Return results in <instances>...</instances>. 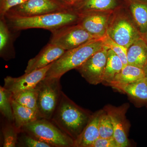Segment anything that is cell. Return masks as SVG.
<instances>
[{"label":"cell","instance_id":"6da1fadb","mask_svg":"<svg viewBox=\"0 0 147 147\" xmlns=\"http://www.w3.org/2000/svg\"><path fill=\"white\" fill-rule=\"evenodd\" d=\"M91 115L62 92L59 101L50 120L75 141L86 125Z\"/></svg>","mask_w":147,"mask_h":147},{"label":"cell","instance_id":"7a4b0ae2","mask_svg":"<svg viewBox=\"0 0 147 147\" xmlns=\"http://www.w3.org/2000/svg\"><path fill=\"white\" fill-rule=\"evenodd\" d=\"M71 9L29 17H4L9 27L13 30L27 29H45L52 32L63 27L73 25L80 16Z\"/></svg>","mask_w":147,"mask_h":147},{"label":"cell","instance_id":"3957f363","mask_svg":"<svg viewBox=\"0 0 147 147\" xmlns=\"http://www.w3.org/2000/svg\"><path fill=\"white\" fill-rule=\"evenodd\" d=\"M104 46L102 38H98L67 50L62 56L53 63L45 77L61 78L67 71L76 69L82 65Z\"/></svg>","mask_w":147,"mask_h":147},{"label":"cell","instance_id":"277c9868","mask_svg":"<svg viewBox=\"0 0 147 147\" xmlns=\"http://www.w3.org/2000/svg\"><path fill=\"white\" fill-rule=\"evenodd\" d=\"M20 131L49 144L52 147H71L74 141L50 120L39 119L24 125Z\"/></svg>","mask_w":147,"mask_h":147},{"label":"cell","instance_id":"5b68a950","mask_svg":"<svg viewBox=\"0 0 147 147\" xmlns=\"http://www.w3.org/2000/svg\"><path fill=\"white\" fill-rule=\"evenodd\" d=\"M60 79L45 77L37 85V107L40 119L51 120L57 108L62 91Z\"/></svg>","mask_w":147,"mask_h":147},{"label":"cell","instance_id":"8992f818","mask_svg":"<svg viewBox=\"0 0 147 147\" xmlns=\"http://www.w3.org/2000/svg\"><path fill=\"white\" fill-rule=\"evenodd\" d=\"M68 5L61 0H28L10 9L3 17H29L60 12L70 9Z\"/></svg>","mask_w":147,"mask_h":147},{"label":"cell","instance_id":"52a82bcc","mask_svg":"<svg viewBox=\"0 0 147 147\" xmlns=\"http://www.w3.org/2000/svg\"><path fill=\"white\" fill-rule=\"evenodd\" d=\"M50 43L69 50L98 39L80 25H71L51 32Z\"/></svg>","mask_w":147,"mask_h":147},{"label":"cell","instance_id":"ba28073f","mask_svg":"<svg viewBox=\"0 0 147 147\" xmlns=\"http://www.w3.org/2000/svg\"><path fill=\"white\" fill-rule=\"evenodd\" d=\"M108 49L104 46L76 69L90 84L96 85L103 82Z\"/></svg>","mask_w":147,"mask_h":147},{"label":"cell","instance_id":"9c48e42d","mask_svg":"<svg viewBox=\"0 0 147 147\" xmlns=\"http://www.w3.org/2000/svg\"><path fill=\"white\" fill-rule=\"evenodd\" d=\"M129 108V104L125 103L119 107L107 105L103 109L111 118L114 128V138L119 147H127L129 145L127 138L129 125L125 116Z\"/></svg>","mask_w":147,"mask_h":147},{"label":"cell","instance_id":"30bf717a","mask_svg":"<svg viewBox=\"0 0 147 147\" xmlns=\"http://www.w3.org/2000/svg\"><path fill=\"white\" fill-rule=\"evenodd\" d=\"M107 34L115 42L127 49L142 37L139 30L128 20L123 18H118L108 27Z\"/></svg>","mask_w":147,"mask_h":147},{"label":"cell","instance_id":"8fae6325","mask_svg":"<svg viewBox=\"0 0 147 147\" xmlns=\"http://www.w3.org/2000/svg\"><path fill=\"white\" fill-rule=\"evenodd\" d=\"M52 64L30 73H25L20 77L7 76L4 79L3 87L13 94L35 88L41 80L45 78L47 71Z\"/></svg>","mask_w":147,"mask_h":147},{"label":"cell","instance_id":"7c38bea8","mask_svg":"<svg viewBox=\"0 0 147 147\" xmlns=\"http://www.w3.org/2000/svg\"><path fill=\"white\" fill-rule=\"evenodd\" d=\"M66 50L49 42L38 55L28 62L25 74L44 68L59 59Z\"/></svg>","mask_w":147,"mask_h":147},{"label":"cell","instance_id":"4fadbf2b","mask_svg":"<svg viewBox=\"0 0 147 147\" xmlns=\"http://www.w3.org/2000/svg\"><path fill=\"white\" fill-rule=\"evenodd\" d=\"M80 25L93 36L102 38L107 34L108 17L100 13L89 12L82 13Z\"/></svg>","mask_w":147,"mask_h":147},{"label":"cell","instance_id":"5bb4252c","mask_svg":"<svg viewBox=\"0 0 147 147\" xmlns=\"http://www.w3.org/2000/svg\"><path fill=\"white\" fill-rule=\"evenodd\" d=\"M102 110L91 115L86 125L79 137L74 141V147H91L93 143L99 137V119Z\"/></svg>","mask_w":147,"mask_h":147},{"label":"cell","instance_id":"9a60e30c","mask_svg":"<svg viewBox=\"0 0 147 147\" xmlns=\"http://www.w3.org/2000/svg\"><path fill=\"white\" fill-rule=\"evenodd\" d=\"M109 86L126 94L137 103H147V79L146 77L131 84H111Z\"/></svg>","mask_w":147,"mask_h":147},{"label":"cell","instance_id":"2e32d148","mask_svg":"<svg viewBox=\"0 0 147 147\" xmlns=\"http://www.w3.org/2000/svg\"><path fill=\"white\" fill-rule=\"evenodd\" d=\"M127 64L143 69L147 63V43L142 37L127 49Z\"/></svg>","mask_w":147,"mask_h":147},{"label":"cell","instance_id":"e0dca14e","mask_svg":"<svg viewBox=\"0 0 147 147\" xmlns=\"http://www.w3.org/2000/svg\"><path fill=\"white\" fill-rule=\"evenodd\" d=\"M12 107L13 115V124L19 130L24 125L40 119L38 114L32 109L18 103L12 98Z\"/></svg>","mask_w":147,"mask_h":147},{"label":"cell","instance_id":"ac0fdd59","mask_svg":"<svg viewBox=\"0 0 147 147\" xmlns=\"http://www.w3.org/2000/svg\"><path fill=\"white\" fill-rule=\"evenodd\" d=\"M143 69L127 64L115 76L111 84H129L145 78Z\"/></svg>","mask_w":147,"mask_h":147},{"label":"cell","instance_id":"d6986e66","mask_svg":"<svg viewBox=\"0 0 147 147\" xmlns=\"http://www.w3.org/2000/svg\"><path fill=\"white\" fill-rule=\"evenodd\" d=\"M123 68V63L120 58L113 50L108 49L103 82L108 86Z\"/></svg>","mask_w":147,"mask_h":147},{"label":"cell","instance_id":"ffe728a7","mask_svg":"<svg viewBox=\"0 0 147 147\" xmlns=\"http://www.w3.org/2000/svg\"><path fill=\"white\" fill-rule=\"evenodd\" d=\"M134 21L142 36L147 34V3L134 2L130 6Z\"/></svg>","mask_w":147,"mask_h":147},{"label":"cell","instance_id":"44dd1931","mask_svg":"<svg viewBox=\"0 0 147 147\" xmlns=\"http://www.w3.org/2000/svg\"><path fill=\"white\" fill-rule=\"evenodd\" d=\"M37 98V92L36 87L13 94L12 96V98L19 104L38 113Z\"/></svg>","mask_w":147,"mask_h":147},{"label":"cell","instance_id":"7402d4cb","mask_svg":"<svg viewBox=\"0 0 147 147\" xmlns=\"http://www.w3.org/2000/svg\"><path fill=\"white\" fill-rule=\"evenodd\" d=\"M13 93L4 87H0V111L8 121L13 122L12 100Z\"/></svg>","mask_w":147,"mask_h":147},{"label":"cell","instance_id":"603a6c76","mask_svg":"<svg viewBox=\"0 0 147 147\" xmlns=\"http://www.w3.org/2000/svg\"><path fill=\"white\" fill-rule=\"evenodd\" d=\"M116 5L115 0H84L79 7L82 14L93 11L107 10L112 9Z\"/></svg>","mask_w":147,"mask_h":147},{"label":"cell","instance_id":"cb8c5ba5","mask_svg":"<svg viewBox=\"0 0 147 147\" xmlns=\"http://www.w3.org/2000/svg\"><path fill=\"white\" fill-rule=\"evenodd\" d=\"M12 123L9 121L3 127V147H15L17 145L19 130Z\"/></svg>","mask_w":147,"mask_h":147},{"label":"cell","instance_id":"d4e9b609","mask_svg":"<svg viewBox=\"0 0 147 147\" xmlns=\"http://www.w3.org/2000/svg\"><path fill=\"white\" fill-rule=\"evenodd\" d=\"M99 137L104 138H114V128L110 116L103 109L99 119Z\"/></svg>","mask_w":147,"mask_h":147},{"label":"cell","instance_id":"484cf974","mask_svg":"<svg viewBox=\"0 0 147 147\" xmlns=\"http://www.w3.org/2000/svg\"><path fill=\"white\" fill-rule=\"evenodd\" d=\"M104 46L111 49L120 58L123 63V67L127 65V51L126 47L122 46L115 42L106 34L102 38Z\"/></svg>","mask_w":147,"mask_h":147},{"label":"cell","instance_id":"4316f807","mask_svg":"<svg viewBox=\"0 0 147 147\" xmlns=\"http://www.w3.org/2000/svg\"><path fill=\"white\" fill-rule=\"evenodd\" d=\"M10 33L9 26L4 18L0 21V52L1 57H3L5 51L10 40Z\"/></svg>","mask_w":147,"mask_h":147},{"label":"cell","instance_id":"83f0119b","mask_svg":"<svg viewBox=\"0 0 147 147\" xmlns=\"http://www.w3.org/2000/svg\"><path fill=\"white\" fill-rule=\"evenodd\" d=\"M22 134L18 138L20 146L27 147H52L49 144L38 140L36 138L21 131ZM17 143V144H18Z\"/></svg>","mask_w":147,"mask_h":147},{"label":"cell","instance_id":"f1b7e54d","mask_svg":"<svg viewBox=\"0 0 147 147\" xmlns=\"http://www.w3.org/2000/svg\"><path fill=\"white\" fill-rule=\"evenodd\" d=\"M28 0H1L0 15L3 17L10 9L26 2Z\"/></svg>","mask_w":147,"mask_h":147},{"label":"cell","instance_id":"f546056e","mask_svg":"<svg viewBox=\"0 0 147 147\" xmlns=\"http://www.w3.org/2000/svg\"><path fill=\"white\" fill-rule=\"evenodd\" d=\"M91 147H119V146L114 138L99 137L93 143Z\"/></svg>","mask_w":147,"mask_h":147},{"label":"cell","instance_id":"4dcf8cb0","mask_svg":"<svg viewBox=\"0 0 147 147\" xmlns=\"http://www.w3.org/2000/svg\"><path fill=\"white\" fill-rule=\"evenodd\" d=\"M144 71L145 77L147 79V63L145 65L144 67L143 68Z\"/></svg>","mask_w":147,"mask_h":147},{"label":"cell","instance_id":"1f68e13d","mask_svg":"<svg viewBox=\"0 0 147 147\" xmlns=\"http://www.w3.org/2000/svg\"><path fill=\"white\" fill-rule=\"evenodd\" d=\"M142 37H143V38L145 40H146V42L147 43V34L143 35H142Z\"/></svg>","mask_w":147,"mask_h":147},{"label":"cell","instance_id":"d6a6232c","mask_svg":"<svg viewBox=\"0 0 147 147\" xmlns=\"http://www.w3.org/2000/svg\"><path fill=\"white\" fill-rule=\"evenodd\" d=\"M61 1H62L66 3L67 4H68V3L69 2V0H61Z\"/></svg>","mask_w":147,"mask_h":147},{"label":"cell","instance_id":"836d02e7","mask_svg":"<svg viewBox=\"0 0 147 147\" xmlns=\"http://www.w3.org/2000/svg\"><path fill=\"white\" fill-rule=\"evenodd\" d=\"M76 0H69V2L75 1Z\"/></svg>","mask_w":147,"mask_h":147},{"label":"cell","instance_id":"e575fe53","mask_svg":"<svg viewBox=\"0 0 147 147\" xmlns=\"http://www.w3.org/2000/svg\"><path fill=\"white\" fill-rule=\"evenodd\" d=\"M143 1H146L147 2V0H143Z\"/></svg>","mask_w":147,"mask_h":147},{"label":"cell","instance_id":"d590c367","mask_svg":"<svg viewBox=\"0 0 147 147\" xmlns=\"http://www.w3.org/2000/svg\"></svg>","mask_w":147,"mask_h":147}]
</instances>
